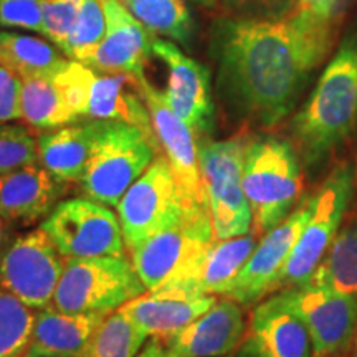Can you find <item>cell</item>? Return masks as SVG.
<instances>
[{"mask_svg":"<svg viewBox=\"0 0 357 357\" xmlns=\"http://www.w3.org/2000/svg\"><path fill=\"white\" fill-rule=\"evenodd\" d=\"M331 47L329 35L283 19H227L215 25L218 95L236 116L273 128L291 113Z\"/></svg>","mask_w":357,"mask_h":357,"instance_id":"6da1fadb","label":"cell"},{"mask_svg":"<svg viewBox=\"0 0 357 357\" xmlns=\"http://www.w3.org/2000/svg\"><path fill=\"white\" fill-rule=\"evenodd\" d=\"M357 124V43L339 48L303 109L293 118L291 134L307 166L319 164Z\"/></svg>","mask_w":357,"mask_h":357,"instance_id":"7a4b0ae2","label":"cell"},{"mask_svg":"<svg viewBox=\"0 0 357 357\" xmlns=\"http://www.w3.org/2000/svg\"><path fill=\"white\" fill-rule=\"evenodd\" d=\"M242 182L253 217L252 231L265 235L293 212L300 199V154L287 139L257 137L245 151Z\"/></svg>","mask_w":357,"mask_h":357,"instance_id":"3957f363","label":"cell"},{"mask_svg":"<svg viewBox=\"0 0 357 357\" xmlns=\"http://www.w3.org/2000/svg\"><path fill=\"white\" fill-rule=\"evenodd\" d=\"M147 291L124 257L65 258L52 307L61 312L109 314Z\"/></svg>","mask_w":357,"mask_h":357,"instance_id":"277c9868","label":"cell"},{"mask_svg":"<svg viewBox=\"0 0 357 357\" xmlns=\"http://www.w3.org/2000/svg\"><path fill=\"white\" fill-rule=\"evenodd\" d=\"M158 154V147L139 128L106 121L79 181L83 194L106 207H116Z\"/></svg>","mask_w":357,"mask_h":357,"instance_id":"5b68a950","label":"cell"},{"mask_svg":"<svg viewBox=\"0 0 357 357\" xmlns=\"http://www.w3.org/2000/svg\"><path fill=\"white\" fill-rule=\"evenodd\" d=\"M248 141H202L199 164L215 240L242 236L252 230L253 217L243 190V159Z\"/></svg>","mask_w":357,"mask_h":357,"instance_id":"8992f818","label":"cell"},{"mask_svg":"<svg viewBox=\"0 0 357 357\" xmlns=\"http://www.w3.org/2000/svg\"><path fill=\"white\" fill-rule=\"evenodd\" d=\"M354 177L347 164H341L329 174L316 195H312V211L303 227L300 238L294 245L287 265L281 271L276 289L305 284L311 278L319 261L323 260L339 227L344 218L352 199Z\"/></svg>","mask_w":357,"mask_h":357,"instance_id":"52a82bcc","label":"cell"},{"mask_svg":"<svg viewBox=\"0 0 357 357\" xmlns=\"http://www.w3.org/2000/svg\"><path fill=\"white\" fill-rule=\"evenodd\" d=\"M215 242L208 205H190L182 217L131 252V263L147 291L166 287Z\"/></svg>","mask_w":357,"mask_h":357,"instance_id":"ba28073f","label":"cell"},{"mask_svg":"<svg viewBox=\"0 0 357 357\" xmlns=\"http://www.w3.org/2000/svg\"><path fill=\"white\" fill-rule=\"evenodd\" d=\"M187 207L190 205L181 197L166 155L158 154L116 205L126 248L132 252L149 236L174 225Z\"/></svg>","mask_w":357,"mask_h":357,"instance_id":"9c48e42d","label":"cell"},{"mask_svg":"<svg viewBox=\"0 0 357 357\" xmlns=\"http://www.w3.org/2000/svg\"><path fill=\"white\" fill-rule=\"evenodd\" d=\"M63 258L124 257L118 215L91 199L60 202L40 227Z\"/></svg>","mask_w":357,"mask_h":357,"instance_id":"30bf717a","label":"cell"},{"mask_svg":"<svg viewBox=\"0 0 357 357\" xmlns=\"http://www.w3.org/2000/svg\"><path fill=\"white\" fill-rule=\"evenodd\" d=\"M305 324L312 357H341L352 349L357 331V296L336 293L314 283L284 288L280 293Z\"/></svg>","mask_w":357,"mask_h":357,"instance_id":"8fae6325","label":"cell"},{"mask_svg":"<svg viewBox=\"0 0 357 357\" xmlns=\"http://www.w3.org/2000/svg\"><path fill=\"white\" fill-rule=\"evenodd\" d=\"M65 258L42 229L32 230L0 258V288L10 291L33 310L50 306L61 278Z\"/></svg>","mask_w":357,"mask_h":357,"instance_id":"7c38bea8","label":"cell"},{"mask_svg":"<svg viewBox=\"0 0 357 357\" xmlns=\"http://www.w3.org/2000/svg\"><path fill=\"white\" fill-rule=\"evenodd\" d=\"M139 82L160 154L166 155L172 169L182 200L185 205H207L195 132L171 108L166 93L153 86L144 75L139 77Z\"/></svg>","mask_w":357,"mask_h":357,"instance_id":"4fadbf2b","label":"cell"},{"mask_svg":"<svg viewBox=\"0 0 357 357\" xmlns=\"http://www.w3.org/2000/svg\"><path fill=\"white\" fill-rule=\"evenodd\" d=\"M312 204V197L305 199L280 225L263 235L236 275L234 284L225 294L227 298L242 306H250L275 291L276 281L311 215Z\"/></svg>","mask_w":357,"mask_h":357,"instance_id":"5bb4252c","label":"cell"},{"mask_svg":"<svg viewBox=\"0 0 357 357\" xmlns=\"http://www.w3.org/2000/svg\"><path fill=\"white\" fill-rule=\"evenodd\" d=\"M106 32L100 45L84 61L101 73H129L142 77L155 38L119 0H102Z\"/></svg>","mask_w":357,"mask_h":357,"instance_id":"9a60e30c","label":"cell"},{"mask_svg":"<svg viewBox=\"0 0 357 357\" xmlns=\"http://www.w3.org/2000/svg\"><path fill=\"white\" fill-rule=\"evenodd\" d=\"M153 53L169 68L166 98L171 108L195 134L212 131L213 100L208 70L171 42L155 40Z\"/></svg>","mask_w":357,"mask_h":357,"instance_id":"2e32d148","label":"cell"},{"mask_svg":"<svg viewBox=\"0 0 357 357\" xmlns=\"http://www.w3.org/2000/svg\"><path fill=\"white\" fill-rule=\"evenodd\" d=\"M257 238L258 236L253 231H248L235 238L215 240L182 273L155 291L190 294V296H205V294L225 296L236 275L255 250Z\"/></svg>","mask_w":357,"mask_h":357,"instance_id":"e0dca14e","label":"cell"},{"mask_svg":"<svg viewBox=\"0 0 357 357\" xmlns=\"http://www.w3.org/2000/svg\"><path fill=\"white\" fill-rule=\"evenodd\" d=\"M238 357H312L311 337L305 324L280 293L252 312L250 326L238 346Z\"/></svg>","mask_w":357,"mask_h":357,"instance_id":"ac0fdd59","label":"cell"},{"mask_svg":"<svg viewBox=\"0 0 357 357\" xmlns=\"http://www.w3.org/2000/svg\"><path fill=\"white\" fill-rule=\"evenodd\" d=\"M245 333L242 305L225 296L164 344L172 357H222L242 344Z\"/></svg>","mask_w":357,"mask_h":357,"instance_id":"d6986e66","label":"cell"},{"mask_svg":"<svg viewBox=\"0 0 357 357\" xmlns=\"http://www.w3.org/2000/svg\"><path fill=\"white\" fill-rule=\"evenodd\" d=\"M217 303L213 294L190 296L169 291H146L119 307L147 337L167 341Z\"/></svg>","mask_w":357,"mask_h":357,"instance_id":"ffe728a7","label":"cell"},{"mask_svg":"<svg viewBox=\"0 0 357 357\" xmlns=\"http://www.w3.org/2000/svg\"><path fill=\"white\" fill-rule=\"evenodd\" d=\"M105 312H61L47 306L37 312L26 357H84Z\"/></svg>","mask_w":357,"mask_h":357,"instance_id":"44dd1931","label":"cell"},{"mask_svg":"<svg viewBox=\"0 0 357 357\" xmlns=\"http://www.w3.org/2000/svg\"><path fill=\"white\" fill-rule=\"evenodd\" d=\"M88 118L139 128L160 153L149 109L142 96L139 77L129 73H96L89 96Z\"/></svg>","mask_w":357,"mask_h":357,"instance_id":"7402d4cb","label":"cell"},{"mask_svg":"<svg viewBox=\"0 0 357 357\" xmlns=\"http://www.w3.org/2000/svg\"><path fill=\"white\" fill-rule=\"evenodd\" d=\"M56 197V181L38 164L0 176V217L7 223L33 225L52 212Z\"/></svg>","mask_w":357,"mask_h":357,"instance_id":"603a6c76","label":"cell"},{"mask_svg":"<svg viewBox=\"0 0 357 357\" xmlns=\"http://www.w3.org/2000/svg\"><path fill=\"white\" fill-rule=\"evenodd\" d=\"M105 123L89 119L40 134L38 162L56 182H79Z\"/></svg>","mask_w":357,"mask_h":357,"instance_id":"cb8c5ba5","label":"cell"},{"mask_svg":"<svg viewBox=\"0 0 357 357\" xmlns=\"http://www.w3.org/2000/svg\"><path fill=\"white\" fill-rule=\"evenodd\" d=\"M20 119L40 131H52L78 121L66 106L53 75L20 78Z\"/></svg>","mask_w":357,"mask_h":357,"instance_id":"d4e9b609","label":"cell"},{"mask_svg":"<svg viewBox=\"0 0 357 357\" xmlns=\"http://www.w3.org/2000/svg\"><path fill=\"white\" fill-rule=\"evenodd\" d=\"M307 281L336 293L357 296V222L337 231L331 247Z\"/></svg>","mask_w":357,"mask_h":357,"instance_id":"484cf974","label":"cell"},{"mask_svg":"<svg viewBox=\"0 0 357 357\" xmlns=\"http://www.w3.org/2000/svg\"><path fill=\"white\" fill-rule=\"evenodd\" d=\"M3 61L19 78L55 75L66 65V58L60 55L53 45L45 40L19 33H0Z\"/></svg>","mask_w":357,"mask_h":357,"instance_id":"4316f807","label":"cell"},{"mask_svg":"<svg viewBox=\"0 0 357 357\" xmlns=\"http://www.w3.org/2000/svg\"><path fill=\"white\" fill-rule=\"evenodd\" d=\"M151 33L187 45L192 32L184 0H119Z\"/></svg>","mask_w":357,"mask_h":357,"instance_id":"83f0119b","label":"cell"},{"mask_svg":"<svg viewBox=\"0 0 357 357\" xmlns=\"http://www.w3.org/2000/svg\"><path fill=\"white\" fill-rule=\"evenodd\" d=\"M146 339L121 310H116L102 319L84 357H136Z\"/></svg>","mask_w":357,"mask_h":357,"instance_id":"f1b7e54d","label":"cell"},{"mask_svg":"<svg viewBox=\"0 0 357 357\" xmlns=\"http://www.w3.org/2000/svg\"><path fill=\"white\" fill-rule=\"evenodd\" d=\"M37 312L0 288V357H24L32 337Z\"/></svg>","mask_w":357,"mask_h":357,"instance_id":"f546056e","label":"cell"},{"mask_svg":"<svg viewBox=\"0 0 357 357\" xmlns=\"http://www.w3.org/2000/svg\"><path fill=\"white\" fill-rule=\"evenodd\" d=\"M105 32L106 15L102 0H83L70 37L61 52L71 60L84 63L100 45L102 37H105Z\"/></svg>","mask_w":357,"mask_h":357,"instance_id":"4dcf8cb0","label":"cell"},{"mask_svg":"<svg viewBox=\"0 0 357 357\" xmlns=\"http://www.w3.org/2000/svg\"><path fill=\"white\" fill-rule=\"evenodd\" d=\"M95 78L96 71L77 60H68L65 66L53 75L66 106L78 119L88 118L89 96Z\"/></svg>","mask_w":357,"mask_h":357,"instance_id":"1f68e13d","label":"cell"},{"mask_svg":"<svg viewBox=\"0 0 357 357\" xmlns=\"http://www.w3.org/2000/svg\"><path fill=\"white\" fill-rule=\"evenodd\" d=\"M38 162V139L19 124L0 123V176Z\"/></svg>","mask_w":357,"mask_h":357,"instance_id":"d6a6232c","label":"cell"},{"mask_svg":"<svg viewBox=\"0 0 357 357\" xmlns=\"http://www.w3.org/2000/svg\"><path fill=\"white\" fill-rule=\"evenodd\" d=\"M83 0H40L43 10L45 37L63 50L77 20Z\"/></svg>","mask_w":357,"mask_h":357,"instance_id":"836d02e7","label":"cell"},{"mask_svg":"<svg viewBox=\"0 0 357 357\" xmlns=\"http://www.w3.org/2000/svg\"><path fill=\"white\" fill-rule=\"evenodd\" d=\"M341 0H298L289 17L311 32L329 35Z\"/></svg>","mask_w":357,"mask_h":357,"instance_id":"e575fe53","label":"cell"},{"mask_svg":"<svg viewBox=\"0 0 357 357\" xmlns=\"http://www.w3.org/2000/svg\"><path fill=\"white\" fill-rule=\"evenodd\" d=\"M0 24L45 35L42 3L40 0H0Z\"/></svg>","mask_w":357,"mask_h":357,"instance_id":"d590c367","label":"cell"},{"mask_svg":"<svg viewBox=\"0 0 357 357\" xmlns=\"http://www.w3.org/2000/svg\"><path fill=\"white\" fill-rule=\"evenodd\" d=\"M240 19H283L298 0H222Z\"/></svg>","mask_w":357,"mask_h":357,"instance_id":"8d00e7d4","label":"cell"},{"mask_svg":"<svg viewBox=\"0 0 357 357\" xmlns=\"http://www.w3.org/2000/svg\"><path fill=\"white\" fill-rule=\"evenodd\" d=\"M20 119V78L0 65V123Z\"/></svg>","mask_w":357,"mask_h":357,"instance_id":"74e56055","label":"cell"},{"mask_svg":"<svg viewBox=\"0 0 357 357\" xmlns=\"http://www.w3.org/2000/svg\"><path fill=\"white\" fill-rule=\"evenodd\" d=\"M137 357H172V356L169 354L166 344H164L160 339L153 337V341L144 347V351H142Z\"/></svg>","mask_w":357,"mask_h":357,"instance_id":"f35d334b","label":"cell"},{"mask_svg":"<svg viewBox=\"0 0 357 357\" xmlns=\"http://www.w3.org/2000/svg\"><path fill=\"white\" fill-rule=\"evenodd\" d=\"M6 220H3V218L2 217H0V247H2V245H3V240H6V234H7V231H6Z\"/></svg>","mask_w":357,"mask_h":357,"instance_id":"ab89813d","label":"cell"},{"mask_svg":"<svg viewBox=\"0 0 357 357\" xmlns=\"http://www.w3.org/2000/svg\"><path fill=\"white\" fill-rule=\"evenodd\" d=\"M352 357H357V331L354 337V344H352Z\"/></svg>","mask_w":357,"mask_h":357,"instance_id":"60d3db41","label":"cell"},{"mask_svg":"<svg viewBox=\"0 0 357 357\" xmlns=\"http://www.w3.org/2000/svg\"><path fill=\"white\" fill-rule=\"evenodd\" d=\"M3 61V52H2V45H0V65H2Z\"/></svg>","mask_w":357,"mask_h":357,"instance_id":"b9f144b4","label":"cell"},{"mask_svg":"<svg viewBox=\"0 0 357 357\" xmlns=\"http://www.w3.org/2000/svg\"><path fill=\"white\" fill-rule=\"evenodd\" d=\"M199 2H204V3H208V2H211V0H199Z\"/></svg>","mask_w":357,"mask_h":357,"instance_id":"7bdbcfd3","label":"cell"},{"mask_svg":"<svg viewBox=\"0 0 357 357\" xmlns=\"http://www.w3.org/2000/svg\"><path fill=\"white\" fill-rule=\"evenodd\" d=\"M222 357H225V356H222Z\"/></svg>","mask_w":357,"mask_h":357,"instance_id":"ee69618b","label":"cell"},{"mask_svg":"<svg viewBox=\"0 0 357 357\" xmlns=\"http://www.w3.org/2000/svg\"><path fill=\"white\" fill-rule=\"evenodd\" d=\"M24 357H26V356H24Z\"/></svg>","mask_w":357,"mask_h":357,"instance_id":"f6af8a7d","label":"cell"}]
</instances>
